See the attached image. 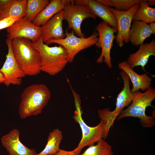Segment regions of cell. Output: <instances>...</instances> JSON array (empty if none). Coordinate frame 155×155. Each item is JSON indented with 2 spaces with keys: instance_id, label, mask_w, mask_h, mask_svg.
<instances>
[{
  "instance_id": "14",
  "label": "cell",
  "mask_w": 155,
  "mask_h": 155,
  "mask_svg": "<svg viewBox=\"0 0 155 155\" xmlns=\"http://www.w3.org/2000/svg\"><path fill=\"white\" fill-rule=\"evenodd\" d=\"M63 10L57 13L41 26V37L44 43L52 39L60 40L65 36L63 28Z\"/></svg>"
},
{
  "instance_id": "24",
  "label": "cell",
  "mask_w": 155,
  "mask_h": 155,
  "mask_svg": "<svg viewBox=\"0 0 155 155\" xmlns=\"http://www.w3.org/2000/svg\"><path fill=\"white\" fill-rule=\"evenodd\" d=\"M109 7H114L116 10L121 11H127L136 3L140 4L143 0H97Z\"/></svg>"
},
{
  "instance_id": "4",
  "label": "cell",
  "mask_w": 155,
  "mask_h": 155,
  "mask_svg": "<svg viewBox=\"0 0 155 155\" xmlns=\"http://www.w3.org/2000/svg\"><path fill=\"white\" fill-rule=\"evenodd\" d=\"M133 93L131 104L122 111L117 119L127 117H137L143 127L153 126L155 123L154 111L150 116L147 115L145 111L147 107L153 106L151 103L155 98V89L150 86L144 92L138 90Z\"/></svg>"
},
{
  "instance_id": "20",
  "label": "cell",
  "mask_w": 155,
  "mask_h": 155,
  "mask_svg": "<svg viewBox=\"0 0 155 155\" xmlns=\"http://www.w3.org/2000/svg\"><path fill=\"white\" fill-rule=\"evenodd\" d=\"M63 138L62 131L58 128L54 129L49 134L44 149L36 155H54L60 149V144Z\"/></svg>"
},
{
  "instance_id": "3",
  "label": "cell",
  "mask_w": 155,
  "mask_h": 155,
  "mask_svg": "<svg viewBox=\"0 0 155 155\" xmlns=\"http://www.w3.org/2000/svg\"><path fill=\"white\" fill-rule=\"evenodd\" d=\"M32 46L40 55L41 71L49 75L54 76L60 73L68 62L67 51L60 45L49 46L44 43L41 36L32 42Z\"/></svg>"
},
{
  "instance_id": "1",
  "label": "cell",
  "mask_w": 155,
  "mask_h": 155,
  "mask_svg": "<svg viewBox=\"0 0 155 155\" xmlns=\"http://www.w3.org/2000/svg\"><path fill=\"white\" fill-rule=\"evenodd\" d=\"M51 92L46 85L34 84L27 87L22 93L19 114L22 119L40 114L48 103Z\"/></svg>"
},
{
  "instance_id": "7",
  "label": "cell",
  "mask_w": 155,
  "mask_h": 155,
  "mask_svg": "<svg viewBox=\"0 0 155 155\" xmlns=\"http://www.w3.org/2000/svg\"><path fill=\"white\" fill-rule=\"evenodd\" d=\"M65 34V38L60 40H50L46 44L54 43L63 46L67 51L68 62L71 63L73 62L75 57L79 52L95 44L98 39V32L94 33L86 38L77 37L73 30L69 32L66 30Z\"/></svg>"
},
{
  "instance_id": "8",
  "label": "cell",
  "mask_w": 155,
  "mask_h": 155,
  "mask_svg": "<svg viewBox=\"0 0 155 155\" xmlns=\"http://www.w3.org/2000/svg\"><path fill=\"white\" fill-rule=\"evenodd\" d=\"M96 30L98 33L99 37L95 45L102 49L101 54L96 62L101 63L104 61L109 68H111L112 65L111 51L116 36L114 33L117 32V30L103 21L96 26Z\"/></svg>"
},
{
  "instance_id": "22",
  "label": "cell",
  "mask_w": 155,
  "mask_h": 155,
  "mask_svg": "<svg viewBox=\"0 0 155 155\" xmlns=\"http://www.w3.org/2000/svg\"><path fill=\"white\" fill-rule=\"evenodd\" d=\"M49 2L50 1L48 0H28L24 17L32 22Z\"/></svg>"
},
{
  "instance_id": "13",
  "label": "cell",
  "mask_w": 155,
  "mask_h": 155,
  "mask_svg": "<svg viewBox=\"0 0 155 155\" xmlns=\"http://www.w3.org/2000/svg\"><path fill=\"white\" fill-rule=\"evenodd\" d=\"M20 134L19 131L14 129L1 137L2 145L9 155H36L35 150L28 148L21 143Z\"/></svg>"
},
{
  "instance_id": "27",
  "label": "cell",
  "mask_w": 155,
  "mask_h": 155,
  "mask_svg": "<svg viewBox=\"0 0 155 155\" xmlns=\"http://www.w3.org/2000/svg\"><path fill=\"white\" fill-rule=\"evenodd\" d=\"M13 1V0H0V20L4 18Z\"/></svg>"
},
{
  "instance_id": "11",
  "label": "cell",
  "mask_w": 155,
  "mask_h": 155,
  "mask_svg": "<svg viewBox=\"0 0 155 155\" xmlns=\"http://www.w3.org/2000/svg\"><path fill=\"white\" fill-rule=\"evenodd\" d=\"M12 41L8 38L6 40L8 53L6 55L5 62L0 69L4 77L3 83L7 87L10 84L20 85L22 82V78L26 76L14 57L12 48Z\"/></svg>"
},
{
  "instance_id": "26",
  "label": "cell",
  "mask_w": 155,
  "mask_h": 155,
  "mask_svg": "<svg viewBox=\"0 0 155 155\" xmlns=\"http://www.w3.org/2000/svg\"><path fill=\"white\" fill-rule=\"evenodd\" d=\"M18 20V18L12 16L0 20V30L9 27Z\"/></svg>"
},
{
  "instance_id": "19",
  "label": "cell",
  "mask_w": 155,
  "mask_h": 155,
  "mask_svg": "<svg viewBox=\"0 0 155 155\" xmlns=\"http://www.w3.org/2000/svg\"><path fill=\"white\" fill-rule=\"evenodd\" d=\"M129 33V41L133 45L138 46L152 34L149 24L142 21H132Z\"/></svg>"
},
{
  "instance_id": "16",
  "label": "cell",
  "mask_w": 155,
  "mask_h": 155,
  "mask_svg": "<svg viewBox=\"0 0 155 155\" xmlns=\"http://www.w3.org/2000/svg\"><path fill=\"white\" fill-rule=\"evenodd\" d=\"M151 55L155 56V39H152L149 43L140 45L138 51L131 54L127 61L132 69L136 66H141L142 70L146 72L144 67Z\"/></svg>"
},
{
  "instance_id": "28",
  "label": "cell",
  "mask_w": 155,
  "mask_h": 155,
  "mask_svg": "<svg viewBox=\"0 0 155 155\" xmlns=\"http://www.w3.org/2000/svg\"><path fill=\"white\" fill-rule=\"evenodd\" d=\"M54 155H76L72 151H67L59 149Z\"/></svg>"
},
{
  "instance_id": "29",
  "label": "cell",
  "mask_w": 155,
  "mask_h": 155,
  "mask_svg": "<svg viewBox=\"0 0 155 155\" xmlns=\"http://www.w3.org/2000/svg\"><path fill=\"white\" fill-rule=\"evenodd\" d=\"M152 34L155 35V22H154L150 23L149 24Z\"/></svg>"
},
{
  "instance_id": "18",
  "label": "cell",
  "mask_w": 155,
  "mask_h": 155,
  "mask_svg": "<svg viewBox=\"0 0 155 155\" xmlns=\"http://www.w3.org/2000/svg\"><path fill=\"white\" fill-rule=\"evenodd\" d=\"M74 2L71 0H51L49 4L35 18L32 22L40 26L46 23L55 15L63 10L67 5Z\"/></svg>"
},
{
  "instance_id": "9",
  "label": "cell",
  "mask_w": 155,
  "mask_h": 155,
  "mask_svg": "<svg viewBox=\"0 0 155 155\" xmlns=\"http://www.w3.org/2000/svg\"><path fill=\"white\" fill-rule=\"evenodd\" d=\"M64 20L68 23L67 29L73 30L78 37L85 38L81 30V25L85 19L96 17L92 14L86 6L75 3L74 2L66 6L63 10Z\"/></svg>"
},
{
  "instance_id": "23",
  "label": "cell",
  "mask_w": 155,
  "mask_h": 155,
  "mask_svg": "<svg viewBox=\"0 0 155 155\" xmlns=\"http://www.w3.org/2000/svg\"><path fill=\"white\" fill-rule=\"evenodd\" d=\"M97 143L96 145L89 146L80 155H113L111 146L104 139H102Z\"/></svg>"
},
{
  "instance_id": "30",
  "label": "cell",
  "mask_w": 155,
  "mask_h": 155,
  "mask_svg": "<svg viewBox=\"0 0 155 155\" xmlns=\"http://www.w3.org/2000/svg\"><path fill=\"white\" fill-rule=\"evenodd\" d=\"M147 4L149 6H152L155 4V0H147Z\"/></svg>"
},
{
  "instance_id": "6",
  "label": "cell",
  "mask_w": 155,
  "mask_h": 155,
  "mask_svg": "<svg viewBox=\"0 0 155 155\" xmlns=\"http://www.w3.org/2000/svg\"><path fill=\"white\" fill-rule=\"evenodd\" d=\"M124 83V87L117 96L115 109L111 111L109 108L99 109L98 117L103 122L104 127V139H106L111 127L114 121L119 115L123 108L128 106L131 103L133 93L130 88V79L127 74L122 70L120 73Z\"/></svg>"
},
{
  "instance_id": "2",
  "label": "cell",
  "mask_w": 155,
  "mask_h": 155,
  "mask_svg": "<svg viewBox=\"0 0 155 155\" xmlns=\"http://www.w3.org/2000/svg\"><path fill=\"white\" fill-rule=\"evenodd\" d=\"M12 48L14 57L26 75H36L41 72V60L38 51L29 39L16 38L12 40Z\"/></svg>"
},
{
  "instance_id": "31",
  "label": "cell",
  "mask_w": 155,
  "mask_h": 155,
  "mask_svg": "<svg viewBox=\"0 0 155 155\" xmlns=\"http://www.w3.org/2000/svg\"><path fill=\"white\" fill-rule=\"evenodd\" d=\"M4 79V77L3 74L0 71V84L2 83H3Z\"/></svg>"
},
{
  "instance_id": "10",
  "label": "cell",
  "mask_w": 155,
  "mask_h": 155,
  "mask_svg": "<svg viewBox=\"0 0 155 155\" xmlns=\"http://www.w3.org/2000/svg\"><path fill=\"white\" fill-rule=\"evenodd\" d=\"M140 4L136 3L129 9L125 11L117 10L109 7L110 11L115 16L117 22V34L115 39L120 47H122L124 43L129 41V33L134 15L140 7Z\"/></svg>"
},
{
  "instance_id": "12",
  "label": "cell",
  "mask_w": 155,
  "mask_h": 155,
  "mask_svg": "<svg viewBox=\"0 0 155 155\" xmlns=\"http://www.w3.org/2000/svg\"><path fill=\"white\" fill-rule=\"evenodd\" d=\"M7 38L12 40L16 38L30 40L32 42L37 41L42 35L41 26H37L24 17L17 21L7 28Z\"/></svg>"
},
{
  "instance_id": "25",
  "label": "cell",
  "mask_w": 155,
  "mask_h": 155,
  "mask_svg": "<svg viewBox=\"0 0 155 155\" xmlns=\"http://www.w3.org/2000/svg\"><path fill=\"white\" fill-rule=\"evenodd\" d=\"M27 0H13L5 15V18L9 16L16 17L20 20L25 17Z\"/></svg>"
},
{
  "instance_id": "21",
  "label": "cell",
  "mask_w": 155,
  "mask_h": 155,
  "mask_svg": "<svg viewBox=\"0 0 155 155\" xmlns=\"http://www.w3.org/2000/svg\"><path fill=\"white\" fill-rule=\"evenodd\" d=\"M147 0H143L140 6L135 13L133 20L150 23L155 21V9L150 7Z\"/></svg>"
},
{
  "instance_id": "5",
  "label": "cell",
  "mask_w": 155,
  "mask_h": 155,
  "mask_svg": "<svg viewBox=\"0 0 155 155\" xmlns=\"http://www.w3.org/2000/svg\"><path fill=\"white\" fill-rule=\"evenodd\" d=\"M71 87L74 98L75 108L73 117L79 124L82 133L81 139L78 146L72 151L76 155H80L84 148L93 145L103 139L104 127L103 122L101 120L97 125L94 127L89 126L85 123L82 117L83 112L80 96Z\"/></svg>"
},
{
  "instance_id": "15",
  "label": "cell",
  "mask_w": 155,
  "mask_h": 155,
  "mask_svg": "<svg viewBox=\"0 0 155 155\" xmlns=\"http://www.w3.org/2000/svg\"><path fill=\"white\" fill-rule=\"evenodd\" d=\"M75 3L86 6L91 13L96 17L101 18L103 21L112 27L117 30V20L109 7L106 6L97 0H75Z\"/></svg>"
},
{
  "instance_id": "17",
  "label": "cell",
  "mask_w": 155,
  "mask_h": 155,
  "mask_svg": "<svg viewBox=\"0 0 155 155\" xmlns=\"http://www.w3.org/2000/svg\"><path fill=\"white\" fill-rule=\"evenodd\" d=\"M118 66L127 74L131 80L133 85V88L131 90L132 93H134L140 89L145 91L150 86L152 78L146 73L141 75L138 74L130 67L125 61L119 63Z\"/></svg>"
}]
</instances>
